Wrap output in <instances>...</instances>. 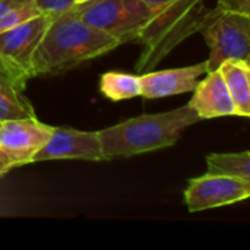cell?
<instances>
[{
    "instance_id": "6da1fadb",
    "label": "cell",
    "mask_w": 250,
    "mask_h": 250,
    "mask_svg": "<svg viewBox=\"0 0 250 250\" xmlns=\"http://www.w3.org/2000/svg\"><path fill=\"white\" fill-rule=\"evenodd\" d=\"M120 44L119 40L88 25L67 9L51 16L32 57V76L60 75L113 51Z\"/></svg>"
},
{
    "instance_id": "7a4b0ae2",
    "label": "cell",
    "mask_w": 250,
    "mask_h": 250,
    "mask_svg": "<svg viewBox=\"0 0 250 250\" xmlns=\"http://www.w3.org/2000/svg\"><path fill=\"white\" fill-rule=\"evenodd\" d=\"M198 122H201L199 116L186 104L164 113L132 117L98 130L104 161L170 148Z\"/></svg>"
},
{
    "instance_id": "3957f363",
    "label": "cell",
    "mask_w": 250,
    "mask_h": 250,
    "mask_svg": "<svg viewBox=\"0 0 250 250\" xmlns=\"http://www.w3.org/2000/svg\"><path fill=\"white\" fill-rule=\"evenodd\" d=\"M151 10L138 41L142 53L136 72L145 73L164 60L199 28L208 12L207 0H142Z\"/></svg>"
},
{
    "instance_id": "277c9868",
    "label": "cell",
    "mask_w": 250,
    "mask_h": 250,
    "mask_svg": "<svg viewBox=\"0 0 250 250\" xmlns=\"http://www.w3.org/2000/svg\"><path fill=\"white\" fill-rule=\"evenodd\" d=\"M199 32L209 48L208 70L230 59L250 62V15L215 6L208 9Z\"/></svg>"
},
{
    "instance_id": "5b68a950",
    "label": "cell",
    "mask_w": 250,
    "mask_h": 250,
    "mask_svg": "<svg viewBox=\"0 0 250 250\" xmlns=\"http://www.w3.org/2000/svg\"><path fill=\"white\" fill-rule=\"evenodd\" d=\"M88 25L114 37L122 44L138 41V37L151 16L142 0H86L69 9Z\"/></svg>"
},
{
    "instance_id": "8992f818",
    "label": "cell",
    "mask_w": 250,
    "mask_h": 250,
    "mask_svg": "<svg viewBox=\"0 0 250 250\" xmlns=\"http://www.w3.org/2000/svg\"><path fill=\"white\" fill-rule=\"evenodd\" d=\"M51 16L50 13H40L0 32V64L23 83L34 78L32 57Z\"/></svg>"
},
{
    "instance_id": "52a82bcc",
    "label": "cell",
    "mask_w": 250,
    "mask_h": 250,
    "mask_svg": "<svg viewBox=\"0 0 250 250\" xmlns=\"http://www.w3.org/2000/svg\"><path fill=\"white\" fill-rule=\"evenodd\" d=\"M249 196L250 182L248 180L209 173L190 179L183 192L185 204L190 212L239 204L249 199Z\"/></svg>"
},
{
    "instance_id": "ba28073f",
    "label": "cell",
    "mask_w": 250,
    "mask_h": 250,
    "mask_svg": "<svg viewBox=\"0 0 250 250\" xmlns=\"http://www.w3.org/2000/svg\"><path fill=\"white\" fill-rule=\"evenodd\" d=\"M53 126L37 117L6 120L0 123V148L12 160L15 167L31 164L35 154L47 144Z\"/></svg>"
},
{
    "instance_id": "9c48e42d",
    "label": "cell",
    "mask_w": 250,
    "mask_h": 250,
    "mask_svg": "<svg viewBox=\"0 0 250 250\" xmlns=\"http://www.w3.org/2000/svg\"><path fill=\"white\" fill-rule=\"evenodd\" d=\"M54 160L104 161L98 132L54 127L50 139L35 154L32 163Z\"/></svg>"
},
{
    "instance_id": "30bf717a",
    "label": "cell",
    "mask_w": 250,
    "mask_h": 250,
    "mask_svg": "<svg viewBox=\"0 0 250 250\" xmlns=\"http://www.w3.org/2000/svg\"><path fill=\"white\" fill-rule=\"evenodd\" d=\"M208 72L207 60L176 69H166L157 72H145L139 75L141 97L146 100L166 98L171 95L192 92L201 76Z\"/></svg>"
},
{
    "instance_id": "8fae6325",
    "label": "cell",
    "mask_w": 250,
    "mask_h": 250,
    "mask_svg": "<svg viewBox=\"0 0 250 250\" xmlns=\"http://www.w3.org/2000/svg\"><path fill=\"white\" fill-rule=\"evenodd\" d=\"M188 104L196 111L201 120L236 116L234 103L218 69L208 70L205 78L198 81Z\"/></svg>"
},
{
    "instance_id": "7c38bea8",
    "label": "cell",
    "mask_w": 250,
    "mask_h": 250,
    "mask_svg": "<svg viewBox=\"0 0 250 250\" xmlns=\"http://www.w3.org/2000/svg\"><path fill=\"white\" fill-rule=\"evenodd\" d=\"M26 83L16 79L0 64V123L35 117L34 107L25 95Z\"/></svg>"
},
{
    "instance_id": "4fadbf2b",
    "label": "cell",
    "mask_w": 250,
    "mask_h": 250,
    "mask_svg": "<svg viewBox=\"0 0 250 250\" xmlns=\"http://www.w3.org/2000/svg\"><path fill=\"white\" fill-rule=\"evenodd\" d=\"M250 62L230 59L224 60L217 69L220 70L224 83L236 107V116H250Z\"/></svg>"
},
{
    "instance_id": "5bb4252c",
    "label": "cell",
    "mask_w": 250,
    "mask_h": 250,
    "mask_svg": "<svg viewBox=\"0 0 250 250\" xmlns=\"http://www.w3.org/2000/svg\"><path fill=\"white\" fill-rule=\"evenodd\" d=\"M207 173L250 182V152H215L207 157Z\"/></svg>"
},
{
    "instance_id": "9a60e30c",
    "label": "cell",
    "mask_w": 250,
    "mask_h": 250,
    "mask_svg": "<svg viewBox=\"0 0 250 250\" xmlns=\"http://www.w3.org/2000/svg\"><path fill=\"white\" fill-rule=\"evenodd\" d=\"M100 91L110 101H125L141 97L139 75L125 72H105L100 79Z\"/></svg>"
},
{
    "instance_id": "2e32d148",
    "label": "cell",
    "mask_w": 250,
    "mask_h": 250,
    "mask_svg": "<svg viewBox=\"0 0 250 250\" xmlns=\"http://www.w3.org/2000/svg\"><path fill=\"white\" fill-rule=\"evenodd\" d=\"M40 13L35 0H0V32L13 28Z\"/></svg>"
},
{
    "instance_id": "e0dca14e",
    "label": "cell",
    "mask_w": 250,
    "mask_h": 250,
    "mask_svg": "<svg viewBox=\"0 0 250 250\" xmlns=\"http://www.w3.org/2000/svg\"><path fill=\"white\" fill-rule=\"evenodd\" d=\"M41 12L56 15L64 12L73 6V0H35Z\"/></svg>"
},
{
    "instance_id": "ac0fdd59",
    "label": "cell",
    "mask_w": 250,
    "mask_h": 250,
    "mask_svg": "<svg viewBox=\"0 0 250 250\" xmlns=\"http://www.w3.org/2000/svg\"><path fill=\"white\" fill-rule=\"evenodd\" d=\"M217 6L226 10L250 15V0H217Z\"/></svg>"
},
{
    "instance_id": "d6986e66",
    "label": "cell",
    "mask_w": 250,
    "mask_h": 250,
    "mask_svg": "<svg viewBox=\"0 0 250 250\" xmlns=\"http://www.w3.org/2000/svg\"><path fill=\"white\" fill-rule=\"evenodd\" d=\"M12 168H16L15 164L12 163V160L3 152V149L0 148V177L7 174Z\"/></svg>"
},
{
    "instance_id": "ffe728a7",
    "label": "cell",
    "mask_w": 250,
    "mask_h": 250,
    "mask_svg": "<svg viewBox=\"0 0 250 250\" xmlns=\"http://www.w3.org/2000/svg\"><path fill=\"white\" fill-rule=\"evenodd\" d=\"M82 1H86V0H73V4L75 3H82Z\"/></svg>"
}]
</instances>
